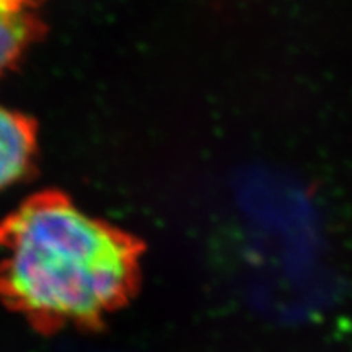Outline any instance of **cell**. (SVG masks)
<instances>
[{"instance_id": "1", "label": "cell", "mask_w": 352, "mask_h": 352, "mask_svg": "<svg viewBox=\"0 0 352 352\" xmlns=\"http://www.w3.org/2000/svg\"><path fill=\"white\" fill-rule=\"evenodd\" d=\"M142 254L132 233L39 191L0 220V297L46 327L94 324L138 287Z\"/></svg>"}, {"instance_id": "2", "label": "cell", "mask_w": 352, "mask_h": 352, "mask_svg": "<svg viewBox=\"0 0 352 352\" xmlns=\"http://www.w3.org/2000/svg\"><path fill=\"white\" fill-rule=\"evenodd\" d=\"M43 0H0V77L43 36Z\"/></svg>"}, {"instance_id": "3", "label": "cell", "mask_w": 352, "mask_h": 352, "mask_svg": "<svg viewBox=\"0 0 352 352\" xmlns=\"http://www.w3.org/2000/svg\"><path fill=\"white\" fill-rule=\"evenodd\" d=\"M36 152V122L0 104V191L21 182L32 171Z\"/></svg>"}]
</instances>
